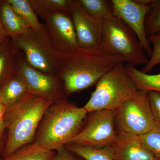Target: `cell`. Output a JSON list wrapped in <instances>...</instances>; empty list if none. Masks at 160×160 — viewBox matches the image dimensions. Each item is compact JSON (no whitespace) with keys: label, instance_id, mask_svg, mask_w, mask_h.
Listing matches in <instances>:
<instances>
[{"label":"cell","instance_id":"cell-6","mask_svg":"<svg viewBox=\"0 0 160 160\" xmlns=\"http://www.w3.org/2000/svg\"><path fill=\"white\" fill-rule=\"evenodd\" d=\"M12 39L29 65L45 74L57 75L59 53L52 45L45 24Z\"/></svg>","mask_w":160,"mask_h":160},{"label":"cell","instance_id":"cell-23","mask_svg":"<svg viewBox=\"0 0 160 160\" xmlns=\"http://www.w3.org/2000/svg\"><path fill=\"white\" fill-rule=\"evenodd\" d=\"M147 37L160 31V0H152L145 19Z\"/></svg>","mask_w":160,"mask_h":160},{"label":"cell","instance_id":"cell-19","mask_svg":"<svg viewBox=\"0 0 160 160\" xmlns=\"http://www.w3.org/2000/svg\"><path fill=\"white\" fill-rule=\"evenodd\" d=\"M125 66L126 71L138 89L160 93V73L149 74L139 70L135 66L128 64Z\"/></svg>","mask_w":160,"mask_h":160},{"label":"cell","instance_id":"cell-20","mask_svg":"<svg viewBox=\"0 0 160 160\" xmlns=\"http://www.w3.org/2000/svg\"><path fill=\"white\" fill-rule=\"evenodd\" d=\"M79 1L87 12L98 21L108 19L114 16L111 0Z\"/></svg>","mask_w":160,"mask_h":160},{"label":"cell","instance_id":"cell-25","mask_svg":"<svg viewBox=\"0 0 160 160\" xmlns=\"http://www.w3.org/2000/svg\"><path fill=\"white\" fill-rule=\"evenodd\" d=\"M149 44L153 46L152 52L149 58L148 63L142 70L143 72L149 73L155 66L160 65V31L147 37Z\"/></svg>","mask_w":160,"mask_h":160},{"label":"cell","instance_id":"cell-30","mask_svg":"<svg viewBox=\"0 0 160 160\" xmlns=\"http://www.w3.org/2000/svg\"><path fill=\"white\" fill-rule=\"evenodd\" d=\"M6 128V124H5V121L3 119V120L0 121V138Z\"/></svg>","mask_w":160,"mask_h":160},{"label":"cell","instance_id":"cell-4","mask_svg":"<svg viewBox=\"0 0 160 160\" xmlns=\"http://www.w3.org/2000/svg\"><path fill=\"white\" fill-rule=\"evenodd\" d=\"M84 108L88 113L102 110L117 111L123 103L138 90L121 63L102 77Z\"/></svg>","mask_w":160,"mask_h":160},{"label":"cell","instance_id":"cell-28","mask_svg":"<svg viewBox=\"0 0 160 160\" xmlns=\"http://www.w3.org/2000/svg\"><path fill=\"white\" fill-rule=\"evenodd\" d=\"M2 2V0H0V5H1ZM8 37H9L7 35V33L4 29L2 24L1 22V18H0V42L6 39Z\"/></svg>","mask_w":160,"mask_h":160},{"label":"cell","instance_id":"cell-29","mask_svg":"<svg viewBox=\"0 0 160 160\" xmlns=\"http://www.w3.org/2000/svg\"><path fill=\"white\" fill-rule=\"evenodd\" d=\"M7 109L0 101V121L3 120L5 116Z\"/></svg>","mask_w":160,"mask_h":160},{"label":"cell","instance_id":"cell-16","mask_svg":"<svg viewBox=\"0 0 160 160\" xmlns=\"http://www.w3.org/2000/svg\"><path fill=\"white\" fill-rule=\"evenodd\" d=\"M28 92L22 79L16 73L0 87V101L8 109L20 101Z\"/></svg>","mask_w":160,"mask_h":160},{"label":"cell","instance_id":"cell-12","mask_svg":"<svg viewBox=\"0 0 160 160\" xmlns=\"http://www.w3.org/2000/svg\"><path fill=\"white\" fill-rule=\"evenodd\" d=\"M70 13L79 47L90 48L99 46L102 32L101 21L91 17L79 0L72 1Z\"/></svg>","mask_w":160,"mask_h":160},{"label":"cell","instance_id":"cell-8","mask_svg":"<svg viewBox=\"0 0 160 160\" xmlns=\"http://www.w3.org/2000/svg\"><path fill=\"white\" fill-rule=\"evenodd\" d=\"M89 113L85 126L69 143L97 148L112 146L118 135L115 127L117 111L102 110Z\"/></svg>","mask_w":160,"mask_h":160},{"label":"cell","instance_id":"cell-9","mask_svg":"<svg viewBox=\"0 0 160 160\" xmlns=\"http://www.w3.org/2000/svg\"><path fill=\"white\" fill-rule=\"evenodd\" d=\"M17 61V73L22 79L28 91L52 102L67 98L62 82L58 75L45 74L35 69L18 49Z\"/></svg>","mask_w":160,"mask_h":160},{"label":"cell","instance_id":"cell-2","mask_svg":"<svg viewBox=\"0 0 160 160\" xmlns=\"http://www.w3.org/2000/svg\"><path fill=\"white\" fill-rule=\"evenodd\" d=\"M53 102L28 91L6 110L4 120L8 130L3 158L33 142L42 119Z\"/></svg>","mask_w":160,"mask_h":160},{"label":"cell","instance_id":"cell-13","mask_svg":"<svg viewBox=\"0 0 160 160\" xmlns=\"http://www.w3.org/2000/svg\"><path fill=\"white\" fill-rule=\"evenodd\" d=\"M112 146L113 160H160L145 148L138 136L118 132Z\"/></svg>","mask_w":160,"mask_h":160},{"label":"cell","instance_id":"cell-27","mask_svg":"<svg viewBox=\"0 0 160 160\" xmlns=\"http://www.w3.org/2000/svg\"><path fill=\"white\" fill-rule=\"evenodd\" d=\"M51 160H76L70 154L69 150L63 147L56 152L54 157Z\"/></svg>","mask_w":160,"mask_h":160},{"label":"cell","instance_id":"cell-11","mask_svg":"<svg viewBox=\"0 0 160 160\" xmlns=\"http://www.w3.org/2000/svg\"><path fill=\"white\" fill-rule=\"evenodd\" d=\"M55 49L60 53L78 47L77 38L70 12L57 10L42 18Z\"/></svg>","mask_w":160,"mask_h":160},{"label":"cell","instance_id":"cell-5","mask_svg":"<svg viewBox=\"0 0 160 160\" xmlns=\"http://www.w3.org/2000/svg\"><path fill=\"white\" fill-rule=\"evenodd\" d=\"M99 46L111 54L122 57L128 65L146 66L149 58L134 32L122 20L113 16L101 21Z\"/></svg>","mask_w":160,"mask_h":160},{"label":"cell","instance_id":"cell-7","mask_svg":"<svg viewBox=\"0 0 160 160\" xmlns=\"http://www.w3.org/2000/svg\"><path fill=\"white\" fill-rule=\"evenodd\" d=\"M148 92L138 89L117 111L116 123L119 133L141 136L155 127Z\"/></svg>","mask_w":160,"mask_h":160},{"label":"cell","instance_id":"cell-3","mask_svg":"<svg viewBox=\"0 0 160 160\" xmlns=\"http://www.w3.org/2000/svg\"><path fill=\"white\" fill-rule=\"evenodd\" d=\"M88 113L84 107H78L66 98L53 102L40 123L34 142L57 151L77 134Z\"/></svg>","mask_w":160,"mask_h":160},{"label":"cell","instance_id":"cell-31","mask_svg":"<svg viewBox=\"0 0 160 160\" xmlns=\"http://www.w3.org/2000/svg\"><path fill=\"white\" fill-rule=\"evenodd\" d=\"M1 151H2V143H1V140H0V155H1Z\"/></svg>","mask_w":160,"mask_h":160},{"label":"cell","instance_id":"cell-17","mask_svg":"<svg viewBox=\"0 0 160 160\" xmlns=\"http://www.w3.org/2000/svg\"><path fill=\"white\" fill-rule=\"evenodd\" d=\"M56 152L45 149L34 142L26 145L3 160H51Z\"/></svg>","mask_w":160,"mask_h":160},{"label":"cell","instance_id":"cell-14","mask_svg":"<svg viewBox=\"0 0 160 160\" xmlns=\"http://www.w3.org/2000/svg\"><path fill=\"white\" fill-rule=\"evenodd\" d=\"M0 18L7 35L11 38L31 29L7 0H2L0 5Z\"/></svg>","mask_w":160,"mask_h":160},{"label":"cell","instance_id":"cell-15","mask_svg":"<svg viewBox=\"0 0 160 160\" xmlns=\"http://www.w3.org/2000/svg\"><path fill=\"white\" fill-rule=\"evenodd\" d=\"M17 49L11 38L0 42V87L17 72Z\"/></svg>","mask_w":160,"mask_h":160},{"label":"cell","instance_id":"cell-1","mask_svg":"<svg viewBox=\"0 0 160 160\" xmlns=\"http://www.w3.org/2000/svg\"><path fill=\"white\" fill-rule=\"evenodd\" d=\"M125 62L120 56L111 54L100 46L78 47L59 53L58 76L62 82L66 97L89 88L116 66Z\"/></svg>","mask_w":160,"mask_h":160},{"label":"cell","instance_id":"cell-26","mask_svg":"<svg viewBox=\"0 0 160 160\" xmlns=\"http://www.w3.org/2000/svg\"><path fill=\"white\" fill-rule=\"evenodd\" d=\"M147 94L154 119L155 126L160 129V93L149 91Z\"/></svg>","mask_w":160,"mask_h":160},{"label":"cell","instance_id":"cell-21","mask_svg":"<svg viewBox=\"0 0 160 160\" xmlns=\"http://www.w3.org/2000/svg\"><path fill=\"white\" fill-rule=\"evenodd\" d=\"M31 29L36 30L42 26L38 16L31 6L29 0H7Z\"/></svg>","mask_w":160,"mask_h":160},{"label":"cell","instance_id":"cell-22","mask_svg":"<svg viewBox=\"0 0 160 160\" xmlns=\"http://www.w3.org/2000/svg\"><path fill=\"white\" fill-rule=\"evenodd\" d=\"M36 14L41 18L57 10L70 12L73 0H29Z\"/></svg>","mask_w":160,"mask_h":160},{"label":"cell","instance_id":"cell-10","mask_svg":"<svg viewBox=\"0 0 160 160\" xmlns=\"http://www.w3.org/2000/svg\"><path fill=\"white\" fill-rule=\"evenodd\" d=\"M113 15L126 23L134 32L148 57L152 48L145 30V19L152 0H111Z\"/></svg>","mask_w":160,"mask_h":160},{"label":"cell","instance_id":"cell-24","mask_svg":"<svg viewBox=\"0 0 160 160\" xmlns=\"http://www.w3.org/2000/svg\"><path fill=\"white\" fill-rule=\"evenodd\" d=\"M139 138L145 148L160 160V129L155 126L150 131Z\"/></svg>","mask_w":160,"mask_h":160},{"label":"cell","instance_id":"cell-18","mask_svg":"<svg viewBox=\"0 0 160 160\" xmlns=\"http://www.w3.org/2000/svg\"><path fill=\"white\" fill-rule=\"evenodd\" d=\"M65 146L69 152L85 160H113L112 146L97 148L68 143Z\"/></svg>","mask_w":160,"mask_h":160}]
</instances>
